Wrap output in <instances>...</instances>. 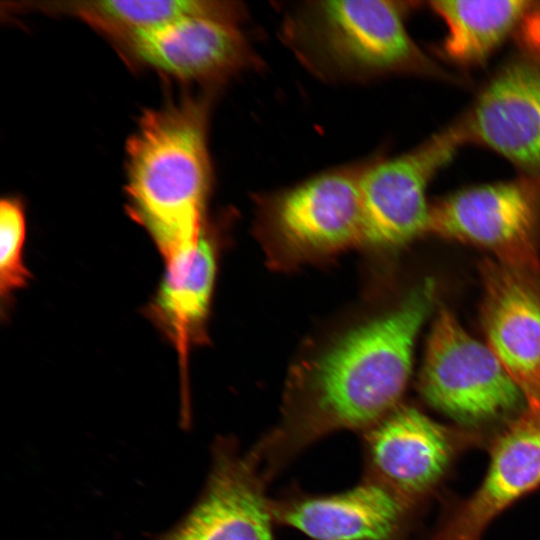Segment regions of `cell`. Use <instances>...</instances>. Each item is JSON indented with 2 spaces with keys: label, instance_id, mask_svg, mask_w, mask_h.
Here are the masks:
<instances>
[{
  "label": "cell",
  "instance_id": "1",
  "mask_svg": "<svg viewBox=\"0 0 540 540\" xmlns=\"http://www.w3.org/2000/svg\"><path fill=\"white\" fill-rule=\"evenodd\" d=\"M435 299V281H422L393 310L349 331L313 362L294 422L295 443L361 428L390 413L409 379L414 344Z\"/></svg>",
  "mask_w": 540,
  "mask_h": 540
},
{
  "label": "cell",
  "instance_id": "2",
  "mask_svg": "<svg viewBox=\"0 0 540 540\" xmlns=\"http://www.w3.org/2000/svg\"><path fill=\"white\" fill-rule=\"evenodd\" d=\"M126 171L128 212L165 263L192 251L204 234L211 183L206 104L145 112L126 146Z\"/></svg>",
  "mask_w": 540,
  "mask_h": 540
},
{
  "label": "cell",
  "instance_id": "3",
  "mask_svg": "<svg viewBox=\"0 0 540 540\" xmlns=\"http://www.w3.org/2000/svg\"><path fill=\"white\" fill-rule=\"evenodd\" d=\"M404 14L397 1H307L287 14L282 31L297 59L318 77L369 81L423 65Z\"/></svg>",
  "mask_w": 540,
  "mask_h": 540
},
{
  "label": "cell",
  "instance_id": "4",
  "mask_svg": "<svg viewBox=\"0 0 540 540\" xmlns=\"http://www.w3.org/2000/svg\"><path fill=\"white\" fill-rule=\"evenodd\" d=\"M419 389L431 406L468 424L492 421L526 405L487 344L470 335L446 308H440L434 318Z\"/></svg>",
  "mask_w": 540,
  "mask_h": 540
},
{
  "label": "cell",
  "instance_id": "5",
  "mask_svg": "<svg viewBox=\"0 0 540 540\" xmlns=\"http://www.w3.org/2000/svg\"><path fill=\"white\" fill-rule=\"evenodd\" d=\"M428 232L488 250L494 260L540 282V186L516 180L474 186L430 210Z\"/></svg>",
  "mask_w": 540,
  "mask_h": 540
},
{
  "label": "cell",
  "instance_id": "6",
  "mask_svg": "<svg viewBox=\"0 0 540 540\" xmlns=\"http://www.w3.org/2000/svg\"><path fill=\"white\" fill-rule=\"evenodd\" d=\"M449 128L392 159L369 161L361 182L362 243L396 247L428 232L427 186L465 137Z\"/></svg>",
  "mask_w": 540,
  "mask_h": 540
},
{
  "label": "cell",
  "instance_id": "7",
  "mask_svg": "<svg viewBox=\"0 0 540 540\" xmlns=\"http://www.w3.org/2000/svg\"><path fill=\"white\" fill-rule=\"evenodd\" d=\"M368 163L331 169L270 196L263 206L267 226L303 252L362 243L361 182Z\"/></svg>",
  "mask_w": 540,
  "mask_h": 540
},
{
  "label": "cell",
  "instance_id": "8",
  "mask_svg": "<svg viewBox=\"0 0 540 540\" xmlns=\"http://www.w3.org/2000/svg\"><path fill=\"white\" fill-rule=\"evenodd\" d=\"M239 22L188 15L119 44L139 63L183 81L215 82L257 66Z\"/></svg>",
  "mask_w": 540,
  "mask_h": 540
},
{
  "label": "cell",
  "instance_id": "9",
  "mask_svg": "<svg viewBox=\"0 0 540 540\" xmlns=\"http://www.w3.org/2000/svg\"><path fill=\"white\" fill-rule=\"evenodd\" d=\"M486 344L540 412V282L493 258L480 263Z\"/></svg>",
  "mask_w": 540,
  "mask_h": 540
},
{
  "label": "cell",
  "instance_id": "10",
  "mask_svg": "<svg viewBox=\"0 0 540 540\" xmlns=\"http://www.w3.org/2000/svg\"><path fill=\"white\" fill-rule=\"evenodd\" d=\"M540 486V412L525 409L494 442L487 473L433 540H480L490 522Z\"/></svg>",
  "mask_w": 540,
  "mask_h": 540
},
{
  "label": "cell",
  "instance_id": "11",
  "mask_svg": "<svg viewBox=\"0 0 540 540\" xmlns=\"http://www.w3.org/2000/svg\"><path fill=\"white\" fill-rule=\"evenodd\" d=\"M468 128L512 162L540 172V66L524 59L507 65L482 92Z\"/></svg>",
  "mask_w": 540,
  "mask_h": 540
},
{
  "label": "cell",
  "instance_id": "12",
  "mask_svg": "<svg viewBox=\"0 0 540 540\" xmlns=\"http://www.w3.org/2000/svg\"><path fill=\"white\" fill-rule=\"evenodd\" d=\"M371 458L400 493L416 495L438 482L456 448L453 434L422 412L401 407L371 431Z\"/></svg>",
  "mask_w": 540,
  "mask_h": 540
},
{
  "label": "cell",
  "instance_id": "13",
  "mask_svg": "<svg viewBox=\"0 0 540 540\" xmlns=\"http://www.w3.org/2000/svg\"><path fill=\"white\" fill-rule=\"evenodd\" d=\"M159 540H272L267 505L248 464L223 456L197 505Z\"/></svg>",
  "mask_w": 540,
  "mask_h": 540
},
{
  "label": "cell",
  "instance_id": "14",
  "mask_svg": "<svg viewBox=\"0 0 540 540\" xmlns=\"http://www.w3.org/2000/svg\"><path fill=\"white\" fill-rule=\"evenodd\" d=\"M165 265V274L147 313L174 345L181 375H186L188 353L205 337L216 277L215 245L204 233L191 252Z\"/></svg>",
  "mask_w": 540,
  "mask_h": 540
},
{
  "label": "cell",
  "instance_id": "15",
  "mask_svg": "<svg viewBox=\"0 0 540 540\" xmlns=\"http://www.w3.org/2000/svg\"><path fill=\"white\" fill-rule=\"evenodd\" d=\"M403 506L391 489L366 483L341 494L291 505L282 520L316 540H388Z\"/></svg>",
  "mask_w": 540,
  "mask_h": 540
},
{
  "label": "cell",
  "instance_id": "16",
  "mask_svg": "<svg viewBox=\"0 0 540 540\" xmlns=\"http://www.w3.org/2000/svg\"><path fill=\"white\" fill-rule=\"evenodd\" d=\"M34 8L77 17L118 42L188 15L211 14L239 22L243 12L236 2L206 0L52 1Z\"/></svg>",
  "mask_w": 540,
  "mask_h": 540
},
{
  "label": "cell",
  "instance_id": "17",
  "mask_svg": "<svg viewBox=\"0 0 540 540\" xmlns=\"http://www.w3.org/2000/svg\"><path fill=\"white\" fill-rule=\"evenodd\" d=\"M447 29L444 48L462 63H475L494 51L531 9L525 0H437L430 3Z\"/></svg>",
  "mask_w": 540,
  "mask_h": 540
},
{
  "label": "cell",
  "instance_id": "18",
  "mask_svg": "<svg viewBox=\"0 0 540 540\" xmlns=\"http://www.w3.org/2000/svg\"><path fill=\"white\" fill-rule=\"evenodd\" d=\"M26 223L24 208L15 198L0 204V293L2 306L31 278L24 262Z\"/></svg>",
  "mask_w": 540,
  "mask_h": 540
}]
</instances>
